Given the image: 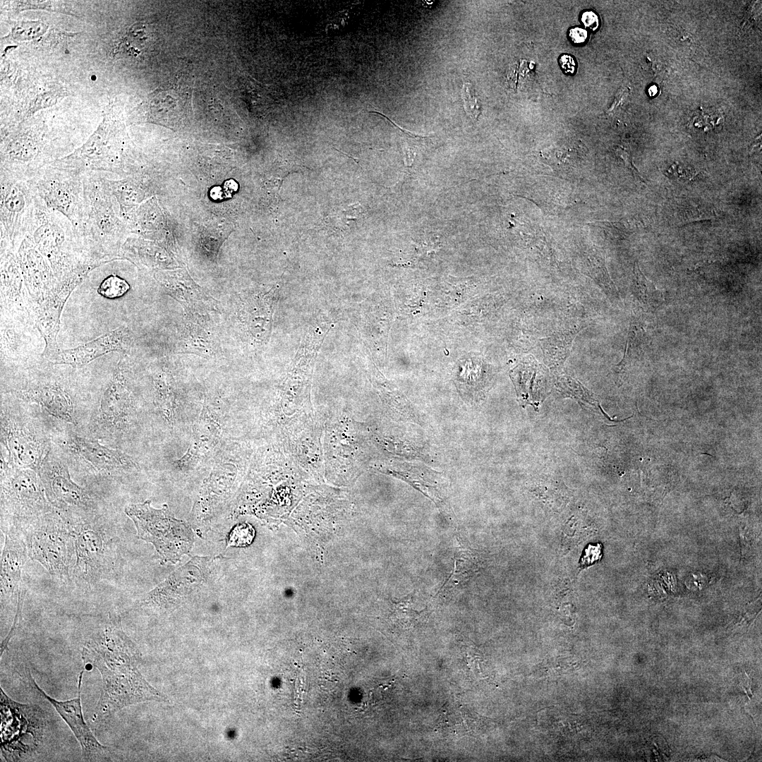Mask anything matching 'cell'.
I'll return each mask as SVG.
<instances>
[{
    "label": "cell",
    "mask_w": 762,
    "mask_h": 762,
    "mask_svg": "<svg viewBox=\"0 0 762 762\" xmlns=\"http://www.w3.org/2000/svg\"><path fill=\"white\" fill-rule=\"evenodd\" d=\"M601 549L599 545L593 546L588 545L586 549L584 555L581 558V566L585 567L593 564L595 561H597L600 558V555H594L596 553H600Z\"/></svg>",
    "instance_id": "obj_35"
},
{
    "label": "cell",
    "mask_w": 762,
    "mask_h": 762,
    "mask_svg": "<svg viewBox=\"0 0 762 762\" xmlns=\"http://www.w3.org/2000/svg\"><path fill=\"white\" fill-rule=\"evenodd\" d=\"M47 28V25L40 21H22L13 28L11 35L18 40H27L41 35Z\"/></svg>",
    "instance_id": "obj_31"
},
{
    "label": "cell",
    "mask_w": 762,
    "mask_h": 762,
    "mask_svg": "<svg viewBox=\"0 0 762 762\" xmlns=\"http://www.w3.org/2000/svg\"><path fill=\"white\" fill-rule=\"evenodd\" d=\"M569 36L574 43L579 44L583 43L586 40L588 32L584 29L574 28L570 29Z\"/></svg>",
    "instance_id": "obj_38"
},
{
    "label": "cell",
    "mask_w": 762,
    "mask_h": 762,
    "mask_svg": "<svg viewBox=\"0 0 762 762\" xmlns=\"http://www.w3.org/2000/svg\"><path fill=\"white\" fill-rule=\"evenodd\" d=\"M27 291L35 303L43 300L58 280L48 260L25 236L15 249Z\"/></svg>",
    "instance_id": "obj_17"
},
{
    "label": "cell",
    "mask_w": 762,
    "mask_h": 762,
    "mask_svg": "<svg viewBox=\"0 0 762 762\" xmlns=\"http://www.w3.org/2000/svg\"><path fill=\"white\" fill-rule=\"evenodd\" d=\"M461 97L464 102V107L466 114L476 121L480 114L481 105L476 97L472 85L465 83L461 90Z\"/></svg>",
    "instance_id": "obj_32"
},
{
    "label": "cell",
    "mask_w": 762,
    "mask_h": 762,
    "mask_svg": "<svg viewBox=\"0 0 762 762\" xmlns=\"http://www.w3.org/2000/svg\"><path fill=\"white\" fill-rule=\"evenodd\" d=\"M254 534V529L250 525L248 524H241L235 527L232 531L229 539V544L236 546L247 545L252 542Z\"/></svg>",
    "instance_id": "obj_33"
},
{
    "label": "cell",
    "mask_w": 762,
    "mask_h": 762,
    "mask_svg": "<svg viewBox=\"0 0 762 762\" xmlns=\"http://www.w3.org/2000/svg\"><path fill=\"white\" fill-rule=\"evenodd\" d=\"M669 171L674 176L680 177V179H683V178L690 179V178H692L694 176V174H693L692 172L687 171V170H683V169L682 167H677L675 164H674L673 166L671 167Z\"/></svg>",
    "instance_id": "obj_39"
},
{
    "label": "cell",
    "mask_w": 762,
    "mask_h": 762,
    "mask_svg": "<svg viewBox=\"0 0 762 762\" xmlns=\"http://www.w3.org/2000/svg\"><path fill=\"white\" fill-rule=\"evenodd\" d=\"M64 445L72 454L100 474L111 475L130 466L123 454L74 433H68Z\"/></svg>",
    "instance_id": "obj_18"
},
{
    "label": "cell",
    "mask_w": 762,
    "mask_h": 762,
    "mask_svg": "<svg viewBox=\"0 0 762 762\" xmlns=\"http://www.w3.org/2000/svg\"><path fill=\"white\" fill-rule=\"evenodd\" d=\"M634 274L632 290L635 298L645 310H656L664 301L662 292L644 276L636 263Z\"/></svg>",
    "instance_id": "obj_26"
},
{
    "label": "cell",
    "mask_w": 762,
    "mask_h": 762,
    "mask_svg": "<svg viewBox=\"0 0 762 762\" xmlns=\"http://www.w3.org/2000/svg\"><path fill=\"white\" fill-rule=\"evenodd\" d=\"M1 531L5 537L1 555V610L11 605L16 610L20 596L25 590L21 574L28 557V550L20 530L7 528Z\"/></svg>",
    "instance_id": "obj_16"
},
{
    "label": "cell",
    "mask_w": 762,
    "mask_h": 762,
    "mask_svg": "<svg viewBox=\"0 0 762 762\" xmlns=\"http://www.w3.org/2000/svg\"><path fill=\"white\" fill-rule=\"evenodd\" d=\"M1 751L5 761L31 758L42 742L44 730L43 710L34 704L10 698L0 687Z\"/></svg>",
    "instance_id": "obj_9"
},
{
    "label": "cell",
    "mask_w": 762,
    "mask_h": 762,
    "mask_svg": "<svg viewBox=\"0 0 762 762\" xmlns=\"http://www.w3.org/2000/svg\"><path fill=\"white\" fill-rule=\"evenodd\" d=\"M28 557L40 563L60 581L71 578L75 556L74 538L68 523L55 509L19 529Z\"/></svg>",
    "instance_id": "obj_4"
},
{
    "label": "cell",
    "mask_w": 762,
    "mask_h": 762,
    "mask_svg": "<svg viewBox=\"0 0 762 762\" xmlns=\"http://www.w3.org/2000/svg\"><path fill=\"white\" fill-rule=\"evenodd\" d=\"M38 473L49 502L66 521L97 515L94 500L72 480L67 466L51 449Z\"/></svg>",
    "instance_id": "obj_10"
},
{
    "label": "cell",
    "mask_w": 762,
    "mask_h": 762,
    "mask_svg": "<svg viewBox=\"0 0 762 762\" xmlns=\"http://www.w3.org/2000/svg\"><path fill=\"white\" fill-rule=\"evenodd\" d=\"M189 104L188 93L181 87H170L159 88L152 92L142 106L147 117L155 121L166 116L188 111Z\"/></svg>",
    "instance_id": "obj_23"
},
{
    "label": "cell",
    "mask_w": 762,
    "mask_h": 762,
    "mask_svg": "<svg viewBox=\"0 0 762 762\" xmlns=\"http://www.w3.org/2000/svg\"><path fill=\"white\" fill-rule=\"evenodd\" d=\"M85 218L81 231L90 258L113 260L122 232L119 209L105 179L86 172L84 179Z\"/></svg>",
    "instance_id": "obj_3"
},
{
    "label": "cell",
    "mask_w": 762,
    "mask_h": 762,
    "mask_svg": "<svg viewBox=\"0 0 762 762\" xmlns=\"http://www.w3.org/2000/svg\"><path fill=\"white\" fill-rule=\"evenodd\" d=\"M85 174L57 159L30 180L44 205L68 218L80 234L85 210Z\"/></svg>",
    "instance_id": "obj_8"
},
{
    "label": "cell",
    "mask_w": 762,
    "mask_h": 762,
    "mask_svg": "<svg viewBox=\"0 0 762 762\" xmlns=\"http://www.w3.org/2000/svg\"><path fill=\"white\" fill-rule=\"evenodd\" d=\"M12 8L18 11L28 9H47L61 12L58 7H55L51 1H14L11 4Z\"/></svg>",
    "instance_id": "obj_34"
},
{
    "label": "cell",
    "mask_w": 762,
    "mask_h": 762,
    "mask_svg": "<svg viewBox=\"0 0 762 762\" xmlns=\"http://www.w3.org/2000/svg\"><path fill=\"white\" fill-rule=\"evenodd\" d=\"M25 236L48 260L57 280L78 265L93 260L87 253L81 234L72 222L47 207L38 196Z\"/></svg>",
    "instance_id": "obj_2"
},
{
    "label": "cell",
    "mask_w": 762,
    "mask_h": 762,
    "mask_svg": "<svg viewBox=\"0 0 762 762\" xmlns=\"http://www.w3.org/2000/svg\"><path fill=\"white\" fill-rule=\"evenodd\" d=\"M1 250H14L25 237L37 195L31 182L6 170L0 174Z\"/></svg>",
    "instance_id": "obj_11"
},
{
    "label": "cell",
    "mask_w": 762,
    "mask_h": 762,
    "mask_svg": "<svg viewBox=\"0 0 762 762\" xmlns=\"http://www.w3.org/2000/svg\"><path fill=\"white\" fill-rule=\"evenodd\" d=\"M540 366L533 358L529 361L518 365L513 370L512 378L514 380L518 394L521 399L526 398L527 401L533 395L538 392L539 387L538 382L541 380L537 379V375L541 370Z\"/></svg>",
    "instance_id": "obj_27"
},
{
    "label": "cell",
    "mask_w": 762,
    "mask_h": 762,
    "mask_svg": "<svg viewBox=\"0 0 762 762\" xmlns=\"http://www.w3.org/2000/svg\"><path fill=\"white\" fill-rule=\"evenodd\" d=\"M128 342V332L119 327L74 348L59 351L50 362L55 365L83 366L104 354L123 350Z\"/></svg>",
    "instance_id": "obj_19"
},
{
    "label": "cell",
    "mask_w": 762,
    "mask_h": 762,
    "mask_svg": "<svg viewBox=\"0 0 762 762\" xmlns=\"http://www.w3.org/2000/svg\"><path fill=\"white\" fill-rule=\"evenodd\" d=\"M128 400V392L119 365L102 394L93 427L109 433L116 428L123 418Z\"/></svg>",
    "instance_id": "obj_21"
},
{
    "label": "cell",
    "mask_w": 762,
    "mask_h": 762,
    "mask_svg": "<svg viewBox=\"0 0 762 762\" xmlns=\"http://www.w3.org/2000/svg\"><path fill=\"white\" fill-rule=\"evenodd\" d=\"M80 653L84 665L97 668L102 677L92 722L104 723L121 709L135 703L165 700L140 673L139 651L123 631L117 615L108 613L86 637Z\"/></svg>",
    "instance_id": "obj_1"
},
{
    "label": "cell",
    "mask_w": 762,
    "mask_h": 762,
    "mask_svg": "<svg viewBox=\"0 0 762 762\" xmlns=\"http://www.w3.org/2000/svg\"><path fill=\"white\" fill-rule=\"evenodd\" d=\"M561 68L567 74H573L576 68V63L573 57L568 54H563L559 60Z\"/></svg>",
    "instance_id": "obj_37"
},
{
    "label": "cell",
    "mask_w": 762,
    "mask_h": 762,
    "mask_svg": "<svg viewBox=\"0 0 762 762\" xmlns=\"http://www.w3.org/2000/svg\"><path fill=\"white\" fill-rule=\"evenodd\" d=\"M107 263L108 262L90 260L78 265L58 280L46 297L36 303L35 323L45 341L42 355L48 361H51L59 351L56 338L60 318L71 294L90 273Z\"/></svg>",
    "instance_id": "obj_14"
},
{
    "label": "cell",
    "mask_w": 762,
    "mask_h": 762,
    "mask_svg": "<svg viewBox=\"0 0 762 762\" xmlns=\"http://www.w3.org/2000/svg\"><path fill=\"white\" fill-rule=\"evenodd\" d=\"M84 670L83 668L78 676L77 697L65 701L56 700L47 694L36 683L28 667L25 668L24 675L30 687L55 708L71 730L80 745L83 758L86 761H109L111 749L98 742L83 716L81 691Z\"/></svg>",
    "instance_id": "obj_15"
},
{
    "label": "cell",
    "mask_w": 762,
    "mask_h": 762,
    "mask_svg": "<svg viewBox=\"0 0 762 762\" xmlns=\"http://www.w3.org/2000/svg\"><path fill=\"white\" fill-rule=\"evenodd\" d=\"M474 560L475 558L470 550H456L453 571L447 581H445L440 592H451L459 585L469 580L470 576L475 570Z\"/></svg>",
    "instance_id": "obj_28"
},
{
    "label": "cell",
    "mask_w": 762,
    "mask_h": 762,
    "mask_svg": "<svg viewBox=\"0 0 762 762\" xmlns=\"http://www.w3.org/2000/svg\"><path fill=\"white\" fill-rule=\"evenodd\" d=\"M1 442L8 456V460L4 458L11 465L32 469L37 473L51 449L47 438L37 425L3 408L1 412Z\"/></svg>",
    "instance_id": "obj_13"
},
{
    "label": "cell",
    "mask_w": 762,
    "mask_h": 762,
    "mask_svg": "<svg viewBox=\"0 0 762 762\" xmlns=\"http://www.w3.org/2000/svg\"><path fill=\"white\" fill-rule=\"evenodd\" d=\"M67 522L72 531L75 545L71 577L78 586L91 588L111 576L115 560L113 540L97 514Z\"/></svg>",
    "instance_id": "obj_7"
},
{
    "label": "cell",
    "mask_w": 762,
    "mask_h": 762,
    "mask_svg": "<svg viewBox=\"0 0 762 762\" xmlns=\"http://www.w3.org/2000/svg\"><path fill=\"white\" fill-rule=\"evenodd\" d=\"M202 557H195L183 567L175 571L164 581L147 593L145 598L147 604L162 606L170 601L172 595L193 590L194 586L205 580L203 565L207 560L205 558L201 567H198Z\"/></svg>",
    "instance_id": "obj_22"
},
{
    "label": "cell",
    "mask_w": 762,
    "mask_h": 762,
    "mask_svg": "<svg viewBox=\"0 0 762 762\" xmlns=\"http://www.w3.org/2000/svg\"><path fill=\"white\" fill-rule=\"evenodd\" d=\"M130 289L128 283L116 274L107 276L99 284L98 294L109 299L119 298L124 295Z\"/></svg>",
    "instance_id": "obj_30"
},
{
    "label": "cell",
    "mask_w": 762,
    "mask_h": 762,
    "mask_svg": "<svg viewBox=\"0 0 762 762\" xmlns=\"http://www.w3.org/2000/svg\"><path fill=\"white\" fill-rule=\"evenodd\" d=\"M644 331L643 328L635 323L631 324L624 355L621 362L617 365L615 370L617 381L619 380L620 376L622 375L629 362L637 356L639 351L641 349Z\"/></svg>",
    "instance_id": "obj_29"
},
{
    "label": "cell",
    "mask_w": 762,
    "mask_h": 762,
    "mask_svg": "<svg viewBox=\"0 0 762 762\" xmlns=\"http://www.w3.org/2000/svg\"><path fill=\"white\" fill-rule=\"evenodd\" d=\"M23 284V277L15 250H1V292L4 302L12 306H20Z\"/></svg>",
    "instance_id": "obj_24"
},
{
    "label": "cell",
    "mask_w": 762,
    "mask_h": 762,
    "mask_svg": "<svg viewBox=\"0 0 762 762\" xmlns=\"http://www.w3.org/2000/svg\"><path fill=\"white\" fill-rule=\"evenodd\" d=\"M39 473L11 465L1 455V529H20L53 511Z\"/></svg>",
    "instance_id": "obj_5"
},
{
    "label": "cell",
    "mask_w": 762,
    "mask_h": 762,
    "mask_svg": "<svg viewBox=\"0 0 762 762\" xmlns=\"http://www.w3.org/2000/svg\"><path fill=\"white\" fill-rule=\"evenodd\" d=\"M581 22L588 28L595 30L599 25V19L597 14L593 11H585L581 17Z\"/></svg>",
    "instance_id": "obj_36"
},
{
    "label": "cell",
    "mask_w": 762,
    "mask_h": 762,
    "mask_svg": "<svg viewBox=\"0 0 762 762\" xmlns=\"http://www.w3.org/2000/svg\"><path fill=\"white\" fill-rule=\"evenodd\" d=\"M124 512L133 521L138 537L151 543L162 562L175 564L191 550L194 536L190 527L176 519L167 504L156 509L145 500L128 504Z\"/></svg>",
    "instance_id": "obj_6"
},
{
    "label": "cell",
    "mask_w": 762,
    "mask_h": 762,
    "mask_svg": "<svg viewBox=\"0 0 762 762\" xmlns=\"http://www.w3.org/2000/svg\"><path fill=\"white\" fill-rule=\"evenodd\" d=\"M581 328L557 332L540 341L545 363L557 368L562 365L569 354L572 342Z\"/></svg>",
    "instance_id": "obj_25"
},
{
    "label": "cell",
    "mask_w": 762,
    "mask_h": 762,
    "mask_svg": "<svg viewBox=\"0 0 762 762\" xmlns=\"http://www.w3.org/2000/svg\"><path fill=\"white\" fill-rule=\"evenodd\" d=\"M13 394L19 399L40 406L52 417L70 424H78L73 400L67 391L59 385H35L16 390Z\"/></svg>",
    "instance_id": "obj_20"
},
{
    "label": "cell",
    "mask_w": 762,
    "mask_h": 762,
    "mask_svg": "<svg viewBox=\"0 0 762 762\" xmlns=\"http://www.w3.org/2000/svg\"><path fill=\"white\" fill-rule=\"evenodd\" d=\"M119 128L109 111L82 146L59 159L85 172H94L107 179H113L114 174L118 173L121 166Z\"/></svg>",
    "instance_id": "obj_12"
}]
</instances>
